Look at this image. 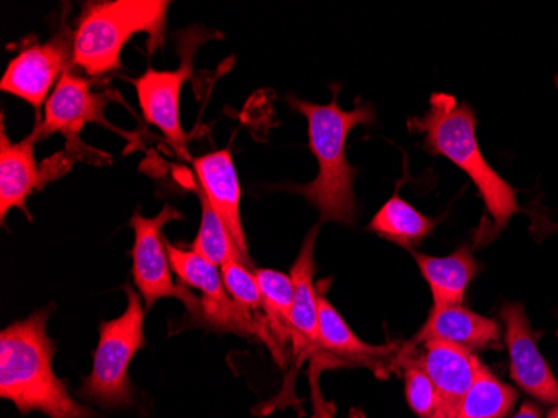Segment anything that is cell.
<instances>
[{
  "instance_id": "1",
  "label": "cell",
  "mask_w": 558,
  "mask_h": 418,
  "mask_svg": "<svg viewBox=\"0 0 558 418\" xmlns=\"http://www.w3.org/2000/svg\"><path fill=\"white\" fill-rule=\"evenodd\" d=\"M52 307L12 323L0 333V397L12 402L19 414L43 411L49 418H97L80 404L54 373V342L47 335Z\"/></svg>"
},
{
  "instance_id": "2",
  "label": "cell",
  "mask_w": 558,
  "mask_h": 418,
  "mask_svg": "<svg viewBox=\"0 0 558 418\" xmlns=\"http://www.w3.org/2000/svg\"><path fill=\"white\" fill-rule=\"evenodd\" d=\"M409 128L413 133L423 134L425 151L444 156L472 179L492 219L485 243L498 237L512 216L522 212L517 191L488 165L480 150L476 116L469 104L459 103L451 94H432L428 111L410 118Z\"/></svg>"
},
{
  "instance_id": "3",
  "label": "cell",
  "mask_w": 558,
  "mask_h": 418,
  "mask_svg": "<svg viewBox=\"0 0 558 418\" xmlns=\"http://www.w3.org/2000/svg\"><path fill=\"white\" fill-rule=\"evenodd\" d=\"M338 91L333 86V100L315 104L290 97V104L308 121L310 150L318 162V176L304 187H291L310 201L322 216V222L351 225L356 219L359 206L354 196L353 181L356 169L348 163V134L356 126L375 122V111L369 104L344 111L338 106Z\"/></svg>"
},
{
  "instance_id": "4",
  "label": "cell",
  "mask_w": 558,
  "mask_h": 418,
  "mask_svg": "<svg viewBox=\"0 0 558 418\" xmlns=\"http://www.w3.org/2000/svg\"><path fill=\"white\" fill-rule=\"evenodd\" d=\"M166 0H116L84 8L74 31L71 65L93 77L121 71L122 47L136 34L149 36V49L165 43Z\"/></svg>"
},
{
  "instance_id": "5",
  "label": "cell",
  "mask_w": 558,
  "mask_h": 418,
  "mask_svg": "<svg viewBox=\"0 0 558 418\" xmlns=\"http://www.w3.org/2000/svg\"><path fill=\"white\" fill-rule=\"evenodd\" d=\"M128 308L118 319L100 323L99 344L94 351L93 370L84 379L80 395L100 408H124L133 404L134 389L130 365L146 345L143 308L140 295L125 286Z\"/></svg>"
},
{
  "instance_id": "6",
  "label": "cell",
  "mask_w": 558,
  "mask_h": 418,
  "mask_svg": "<svg viewBox=\"0 0 558 418\" xmlns=\"http://www.w3.org/2000/svg\"><path fill=\"white\" fill-rule=\"evenodd\" d=\"M169 263L172 273L180 278L181 285L199 291V310L193 323L197 326H208L216 332L238 333L241 336H259L271 347L265 322L250 315L243 308L234 303L233 298L226 291L221 272L211 261L201 256L197 251L184 250L178 244L166 241Z\"/></svg>"
},
{
  "instance_id": "7",
  "label": "cell",
  "mask_w": 558,
  "mask_h": 418,
  "mask_svg": "<svg viewBox=\"0 0 558 418\" xmlns=\"http://www.w3.org/2000/svg\"><path fill=\"white\" fill-rule=\"evenodd\" d=\"M175 207L166 204L161 213L153 218L136 215L131 218L134 229L133 279L141 297L144 298L146 310L155 307L162 298H175L183 301L187 317L193 322L199 310V298L194 297L193 291L184 285H175L172 282V268L169 263L166 240L162 237V228L171 222H183Z\"/></svg>"
},
{
  "instance_id": "8",
  "label": "cell",
  "mask_w": 558,
  "mask_h": 418,
  "mask_svg": "<svg viewBox=\"0 0 558 418\" xmlns=\"http://www.w3.org/2000/svg\"><path fill=\"white\" fill-rule=\"evenodd\" d=\"M208 37L203 31H187L180 44V68L175 71L149 69L140 80L134 81L144 119L156 126L171 146L180 153L186 150V133L181 128L180 119L181 89L193 75V59L197 47Z\"/></svg>"
},
{
  "instance_id": "9",
  "label": "cell",
  "mask_w": 558,
  "mask_h": 418,
  "mask_svg": "<svg viewBox=\"0 0 558 418\" xmlns=\"http://www.w3.org/2000/svg\"><path fill=\"white\" fill-rule=\"evenodd\" d=\"M72 50L74 33L69 31L68 25H62L52 39L25 47L21 55L9 62L0 89L29 103L36 111V119H43V104L47 103V94L58 86L68 71L72 62Z\"/></svg>"
},
{
  "instance_id": "10",
  "label": "cell",
  "mask_w": 558,
  "mask_h": 418,
  "mask_svg": "<svg viewBox=\"0 0 558 418\" xmlns=\"http://www.w3.org/2000/svg\"><path fill=\"white\" fill-rule=\"evenodd\" d=\"M326 288L318 291L319 344L312 355V385L316 394V379L323 369L335 367H366V369H384L393 367L400 355V344L369 345L354 335L353 330L341 319L337 308L329 303L325 295Z\"/></svg>"
},
{
  "instance_id": "11",
  "label": "cell",
  "mask_w": 558,
  "mask_h": 418,
  "mask_svg": "<svg viewBox=\"0 0 558 418\" xmlns=\"http://www.w3.org/2000/svg\"><path fill=\"white\" fill-rule=\"evenodd\" d=\"M505 325V344L509 348L510 375L525 394L542 404L558 405V380L542 357L525 308L522 303L501 307Z\"/></svg>"
},
{
  "instance_id": "12",
  "label": "cell",
  "mask_w": 558,
  "mask_h": 418,
  "mask_svg": "<svg viewBox=\"0 0 558 418\" xmlns=\"http://www.w3.org/2000/svg\"><path fill=\"white\" fill-rule=\"evenodd\" d=\"M109 100L106 94L93 93L89 81L83 75L68 69L47 99L40 121V140L61 133L68 138L69 147L86 150L80 141L84 126L89 122L108 124L105 109Z\"/></svg>"
},
{
  "instance_id": "13",
  "label": "cell",
  "mask_w": 558,
  "mask_h": 418,
  "mask_svg": "<svg viewBox=\"0 0 558 418\" xmlns=\"http://www.w3.org/2000/svg\"><path fill=\"white\" fill-rule=\"evenodd\" d=\"M400 361H412L429 377L440 397V410L444 418H451L454 408L469 392L472 383L478 375L482 360L469 348L448 342H426L422 345V354L398 355L397 365Z\"/></svg>"
},
{
  "instance_id": "14",
  "label": "cell",
  "mask_w": 558,
  "mask_h": 418,
  "mask_svg": "<svg viewBox=\"0 0 558 418\" xmlns=\"http://www.w3.org/2000/svg\"><path fill=\"white\" fill-rule=\"evenodd\" d=\"M319 226L310 229L304 238L300 254L291 268L294 286L293 311H291V345L293 357L296 358L294 372L304 358H312L319 344L318 291L315 279V247L318 240Z\"/></svg>"
},
{
  "instance_id": "15",
  "label": "cell",
  "mask_w": 558,
  "mask_h": 418,
  "mask_svg": "<svg viewBox=\"0 0 558 418\" xmlns=\"http://www.w3.org/2000/svg\"><path fill=\"white\" fill-rule=\"evenodd\" d=\"M40 121L36 119L33 133L19 143H12L5 134L4 119L0 128V219L14 207H19L25 215L27 212V198L34 190L44 187L43 171L36 162V144L40 140Z\"/></svg>"
},
{
  "instance_id": "16",
  "label": "cell",
  "mask_w": 558,
  "mask_h": 418,
  "mask_svg": "<svg viewBox=\"0 0 558 418\" xmlns=\"http://www.w3.org/2000/svg\"><path fill=\"white\" fill-rule=\"evenodd\" d=\"M194 171L197 176V187L208 198L226 228L230 229L231 237L236 241L241 253L251 263L243 222H241L240 179H238L231 151L226 147V150L215 151V153L194 159Z\"/></svg>"
},
{
  "instance_id": "17",
  "label": "cell",
  "mask_w": 558,
  "mask_h": 418,
  "mask_svg": "<svg viewBox=\"0 0 558 418\" xmlns=\"http://www.w3.org/2000/svg\"><path fill=\"white\" fill-rule=\"evenodd\" d=\"M500 338V325L494 319L478 315L463 304L434 307L415 338L403 345L401 350L413 351L418 345L434 342V339L460 345L469 350H478V348L498 347Z\"/></svg>"
},
{
  "instance_id": "18",
  "label": "cell",
  "mask_w": 558,
  "mask_h": 418,
  "mask_svg": "<svg viewBox=\"0 0 558 418\" xmlns=\"http://www.w3.org/2000/svg\"><path fill=\"white\" fill-rule=\"evenodd\" d=\"M413 258L423 279L428 283L435 308L463 303L469 285L478 273V265L469 247L459 248L448 256H429L413 251Z\"/></svg>"
},
{
  "instance_id": "19",
  "label": "cell",
  "mask_w": 558,
  "mask_h": 418,
  "mask_svg": "<svg viewBox=\"0 0 558 418\" xmlns=\"http://www.w3.org/2000/svg\"><path fill=\"white\" fill-rule=\"evenodd\" d=\"M263 295L265 323L271 338V351L276 360L283 361L284 345L291 342V311H293L294 286L291 276L276 270H255Z\"/></svg>"
},
{
  "instance_id": "20",
  "label": "cell",
  "mask_w": 558,
  "mask_h": 418,
  "mask_svg": "<svg viewBox=\"0 0 558 418\" xmlns=\"http://www.w3.org/2000/svg\"><path fill=\"white\" fill-rule=\"evenodd\" d=\"M437 219L422 215L418 210L407 203L400 194L391 196L379 207L375 218L368 225L369 231L387 238L403 248L418 247L434 231Z\"/></svg>"
},
{
  "instance_id": "21",
  "label": "cell",
  "mask_w": 558,
  "mask_h": 418,
  "mask_svg": "<svg viewBox=\"0 0 558 418\" xmlns=\"http://www.w3.org/2000/svg\"><path fill=\"white\" fill-rule=\"evenodd\" d=\"M517 390L482 365L475 382L454 408L451 418H505L515 407Z\"/></svg>"
},
{
  "instance_id": "22",
  "label": "cell",
  "mask_w": 558,
  "mask_h": 418,
  "mask_svg": "<svg viewBox=\"0 0 558 418\" xmlns=\"http://www.w3.org/2000/svg\"><path fill=\"white\" fill-rule=\"evenodd\" d=\"M193 190L196 196L199 198L201 212H203L201 213V225L197 229L196 240L191 244L193 250L197 251L201 256H205L206 260L211 261L213 265L219 266V268L231 260L243 261L244 265L251 268L253 265L241 253L236 241L231 237L230 229L226 228L208 198L203 194L197 184H194Z\"/></svg>"
},
{
  "instance_id": "23",
  "label": "cell",
  "mask_w": 558,
  "mask_h": 418,
  "mask_svg": "<svg viewBox=\"0 0 558 418\" xmlns=\"http://www.w3.org/2000/svg\"><path fill=\"white\" fill-rule=\"evenodd\" d=\"M221 275L226 291L230 294L238 307L253 317L263 310L262 290H259L256 273L251 272L250 266L244 265L243 261L231 260L221 266Z\"/></svg>"
},
{
  "instance_id": "24",
  "label": "cell",
  "mask_w": 558,
  "mask_h": 418,
  "mask_svg": "<svg viewBox=\"0 0 558 418\" xmlns=\"http://www.w3.org/2000/svg\"><path fill=\"white\" fill-rule=\"evenodd\" d=\"M398 365L404 369V394L410 408L422 418L438 414L440 397L429 377L412 361H400Z\"/></svg>"
},
{
  "instance_id": "25",
  "label": "cell",
  "mask_w": 558,
  "mask_h": 418,
  "mask_svg": "<svg viewBox=\"0 0 558 418\" xmlns=\"http://www.w3.org/2000/svg\"><path fill=\"white\" fill-rule=\"evenodd\" d=\"M532 231H534L535 237L544 238L558 232V225L551 223L550 219L544 218V216L534 215Z\"/></svg>"
},
{
  "instance_id": "26",
  "label": "cell",
  "mask_w": 558,
  "mask_h": 418,
  "mask_svg": "<svg viewBox=\"0 0 558 418\" xmlns=\"http://www.w3.org/2000/svg\"><path fill=\"white\" fill-rule=\"evenodd\" d=\"M512 418H542V410L537 404L525 402Z\"/></svg>"
},
{
  "instance_id": "27",
  "label": "cell",
  "mask_w": 558,
  "mask_h": 418,
  "mask_svg": "<svg viewBox=\"0 0 558 418\" xmlns=\"http://www.w3.org/2000/svg\"><path fill=\"white\" fill-rule=\"evenodd\" d=\"M350 418H366L365 414H363L362 410H359V408H353V410L350 411ZM426 418H444L440 414L432 415V417Z\"/></svg>"
},
{
  "instance_id": "28",
  "label": "cell",
  "mask_w": 558,
  "mask_h": 418,
  "mask_svg": "<svg viewBox=\"0 0 558 418\" xmlns=\"http://www.w3.org/2000/svg\"><path fill=\"white\" fill-rule=\"evenodd\" d=\"M547 418H558V405H555V407L548 411Z\"/></svg>"
},
{
  "instance_id": "29",
  "label": "cell",
  "mask_w": 558,
  "mask_h": 418,
  "mask_svg": "<svg viewBox=\"0 0 558 418\" xmlns=\"http://www.w3.org/2000/svg\"><path fill=\"white\" fill-rule=\"evenodd\" d=\"M555 83H557V87H558V75H557V77H555Z\"/></svg>"
}]
</instances>
